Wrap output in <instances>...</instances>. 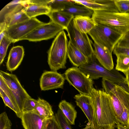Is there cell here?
<instances>
[{
	"mask_svg": "<svg viewBox=\"0 0 129 129\" xmlns=\"http://www.w3.org/2000/svg\"><path fill=\"white\" fill-rule=\"evenodd\" d=\"M128 121H129V115H128Z\"/></svg>",
	"mask_w": 129,
	"mask_h": 129,
	"instance_id": "cell-46",
	"label": "cell"
},
{
	"mask_svg": "<svg viewBox=\"0 0 129 129\" xmlns=\"http://www.w3.org/2000/svg\"><path fill=\"white\" fill-rule=\"evenodd\" d=\"M0 76L11 90L23 113L25 101L31 97L22 87L15 75L1 70Z\"/></svg>",
	"mask_w": 129,
	"mask_h": 129,
	"instance_id": "cell-10",
	"label": "cell"
},
{
	"mask_svg": "<svg viewBox=\"0 0 129 129\" xmlns=\"http://www.w3.org/2000/svg\"><path fill=\"white\" fill-rule=\"evenodd\" d=\"M74 98L77 106L81 109L88 119L91 125V129H94V110L91 97L79 94L75 95Z\"/></svg>",
	"mask_w": 129,
	"mask_h": 129,
	"instance_id": "cell-16",
	"label": "cell"
},
{
	"mask_svg": "<svg viewBox=\"0 0 129 129\" xmlns=\"http://www.w3.org/2000/svg\"><path fill=\"white\" fill-rule=\"evenodd\" d=\"M51 0H28V4L47 6Z\"/></svg>",
	"mask_w": 129,
	"mask_h": 129,
	"instance_id": "cell-39",
	"label": "cell"
},
{
	"mask_svg": "<svg viewBox=\"0 0 129 129\" xmlns=\"http://www.w3.org/2000/svg\"><path fill=\"white\" fill-rule=\"evenodd\" d=\"M28 4V0H15L10 2L0 11V23H7L13 15L22 10Z\"/></svg>",
	"mask_w": 129,
	"mask_h": 129,
	"instance_id": "cell-15",
	"label": "cell"
},
{
	"mask_svg": "<svg viewBox=\"0 0 129 129\" xmlns=\"http://www.w3.org/2000/svg\"><path fill=\"white\" fill-rule=\"evenodd\" d=\"M95 43L111 53L124 34L108 25L96 24L88 34Z\"/></svg>",
	"mask_w": 129,
	"mask_h": 129,
	"instance_id": "cell-4",
	"label": "cell"
},
{
	"mask_svg": "<svg viewBox=\"0 0 129 129\" xmlns=\"http://www.w3.org/2000/svg\"><path fill=\"white\" fill-rule=\"evenodd\" d=\"M116 56L117 60L115 69L124 74L129 70V56L122 54Z\"/></svg>",
	"mask_w": 129,
	"mask_h": 129,
	"instance_id": "cell-27",
	"label": "cell"
},
{
	"mask_svg": "<svg viewBox=\"0 0 129 129\" xmlns=\"http://www.w3.org/2000/svg\"><path fill=\"white\" fill-rule=\"evenodd\" d=\"M113 52L116 55L119 54H122L129 56V48L116 45L114 49Z\"/></svg>",
	"mask_w": 129,
	"mask_h": 129,
	"instance_id": "cell-37",
	"label": "cell"
},
{
	"mask_svg": "<svg viewBox=\"0 0 129 129\" xmlns=\"http://www.w3.org/2000/svg\"><path fill=\"white\" fill-rule=\"evenodd\" d=\"M124 74L126 76L127 83L129 88V70Z\"/></svg>",
	"mask_w": 129,
	"mask_h": 129,
	"instance_id": "cell-42",
	"label": "cell"
},
{
	"mask_svg": "<svg viewBox=\"0 0 129 129\" xmlns=\"http://www.w3.org/2000/svg\"><path fill=\"white\" fill-rule=\"evenodd\" d=\"M91 125L89 122H88L87 124L85 127L82 129H91Z\"/></svg>",
	"mask_w": 129,
	"mask_h": 129,
	"instance_id": "cell-44",
	"label": "cell"
},
{
	"mask_svg": "<svg viewBox=\"0 0 129 129\" xmlns=\"http://www.w3.org/2000/svg\"><path fill=\"white\" fill-rule=\"evenodd\" d=\"M45 23L33 18L23 22L7 27L6 35L14 43Z\"/></svg>",
	"mask_w": 129,
	"mask_h": 129,
	"instance_id": "cell-11",
	"label": "cell"
},
{
	"mask_svg": "<svg viewBox=\"0 0 129 129\" xmlns=\"http://www.w3.org/2000/svg\"><path fill=\"white\" fill-rule=\"evenodd\" d=\"M21 119L24 129H47L49 121L34 111L23 112Z\"/></svg>",
	"mask_w": 129,
	"mask_h": 129,
	"instance_id": "cell-13",
	"label": "cell"
},
{
	"mask_svg": "<svg viewBox=\"0 0 129 129\" xmlns=\"http://www.w3.org/2000/svg\"><path fill=\"white\" fill-rule=\"evenodd\" d=\"M122 38L129 39V31L125 34Z\"/></svg>",
	"mask_w": 129,
	"mask_h": 129,
	"instance_id": "cell-45",
	"label": "cell"
},
{
	"mask_svg": "<svg viewBox=\"0 0 129 129\" xmlns=\"http://www.w3.org/2000/svg\"><path fill=\"white\" fill-rule=\"evenodd\" d=\"M37 100V105L34 111L46 119L52 118L54 115L51 105L46 101L40 98Z\"/></svg>",
	"mask_w": 129,
	"mask_h": 129,
	"instance_id": "cell-22",
	"label": "cell"
},
{
	"mask_svg": "<svg viewBox=\"0 0 129 129\" xmlns=\"http://www.w3.org/2000/svg\"><path fill=\"white\" fill-rule=\"evenodd\" d=\"M102 86L110 96L116 118L120 116L125 108L129 110V92L121 86L103 78Z\"/></svg>",
	"mask_w": 129,
	"mask_h": 129,
	"instance_id": "cell-6",
	"label": "cell"
},
{
	"mask_svg": "<svg viewBox=\"0 0 129 129\" xmlns=\"http://www.w3.org/2000/svg\"><path fill=\"white\" fill-rule=\"evenodd\" d=\"M51 21L67 30L70 22L74 18L71 14L62 11H52L47 15Z\"/></svg>",
	"mask_w": 129,
	"mask_h": 129,
	"instance_id": "cell-20",
	"label": "cell"
},
{
	"mask_svg": "<svg viewBox=\"0 0 129 129\" xmlns=\"http://www.w3.org/2000/svg\"><path fill=\"white\" fill-rule=\"evenodd\" d=\"M12 41L6 35L0 41V65L3 63L6 55L8 48Z\"/></svg>",
	"mask_w": 129,
	"mask_h": 129,
	"instance_id": "cell-30",
	"label": "cell"
},
{
	"mask_svg": "<svg viewBox=\"0 0 129 129\" xmlns=\"http://www.w3.org/2000/svg\"><path fill=\"white\" fill-rule=\"evenodd\" d=\"M77 5L84 6L94 11L108 10L119 12L114 0H73Z\"/></svg>",
	"mask_w": 129,
	"mask_h": 129,
	"instance_id": "cell-14",
	"label": "cell"
},
{
	"mask_svg": "<svg viewBox=\"0 0 129 129\" xmlns=\"http://www.w3.org/2000/svg\"><path fill=\"white\" fill-rule=\"evenodd\" d=\"M68 41L64 30L56 36L48 52V62L52 71L66 68Z\"/></svg>",
	"mask_w": 129,
	"mask_h": 129,
	"instance_id": "cell-3",
	"label": "cell"
},
{
	"mask_svg": "<svg viewBox=\"0 0 129 129\" xmlns=\"http://www.w3.org/2000/svg\"><path fill=\"white\" fill-rule=\"evenodd\" d=\"M72 15L74 17L78 16H92L93 11L82 5L73 4L67 6L62 11Z\"/></svg>",
	"mask_w": 129,
	"mask_h": 129,
	"instance_id": "cell-25",
	"label": "cell"
},
{
	"mask_svg": "<svg viewBox=\"0 0 129 129\" xmlns=\"http://www.w3.org/2000/svg\"><path fill=\"white\" fill-rule=\"evenodd\" d=\"M58 107L70 124L75 125L77 114L75 107L71 103L64 100L60 102Z\"/></svg>",
	"mask_w": 129,
	"mask_h": 129,
	"instance_id": "cell-24",
	"label": "cell"
},
{
	"mask_svg": "<svg viewBox=\"0 0 129 129\" xmlns=\"http://www.w3.org/2000/svg\"><path fill=\"white\" fill-rule=\"evenodd\" d=\"M23 10L30 19L39 15H47L51 11L47 6L32 4H28Z\"/></svg>",
	"mask_w": 129,
	"mask_h": 129,
	"instance_id": "cell-23",
	"label": "cell"
},
{
	"mask_svg": "<svg viewBox=\"0 0 129 129\" xmlns=\"http://www.w3.org/2000/svg\"><path fill=\"white\" fill-rule=\"evenodd\" d=\"M67 56L73 65L78 67L88 62V58L75 47L69 40L68 41Z\"/></svg>",
	"mask_w": 129,
	"mask_h": 129,
	"instance_id": "cell-19",
	"label": "cell"
},
{
	"mask_svg": "<svg viewBox=\"0 0 129 129\" xmlns=\"http://www.w3.org/2000/svg\"><path fill=\"white\" fill-rule=\"evenodd\" d=\"M0 96L2 98L5 106L12 110L15 113L17 117L21 119L22 113L21 112L19 107L15 105L0 89Z\"/></svg>",
	"mask_w": 129,
	"mask_h": 129,
	"instance_id": "cell-28",
	"label": "cell"
},
{
	"mask_svg": "<svg viewBox=\"0 0 129 129\" xmlns=\"http://www.w3.org/2000/svg\"><path fill=\"white\" fill-rule=\"evenodd\" d=\"M114 2L119 12H129V0H114Z\"/></svg>",
	"mask_w": 129,
	"mask_h": 129,
	"instance_id": "cell-34",
	"label": "cell"
},
{
	"mask_svg": "<svg viewBox=\"0 0 129 129\" xmlns=\"http://www.w3.org/2000/svg\"><path fill=\"white\" fill-rule=\"evenodd\" d=\"M74 4H77L73 0H51L48 6L51 11H62L67 6Z\"/></svg>",
	"mask_w": 129,
	"mask_h": 129,
	"instance_id": "cell-26",
	"label": "cell"
},
{
	"mask_svg": "<svg viewBox=\"0 0 129 129\" xmlns=\"http://www.w3.org/2000/svg\"><path fill=\"white\" fill-rule=\"evenodd\" d=\"M64 29L63 27L51 21L36 28L20 41L27 40L29 41L37 42L47 40L54 38Z\"/></svg>",
	"mask_w": 129,
	"mask_h": 129,
	"instance_id": "cell-9",
	"label": "cell"
},
{
	"mask_svg": "<svg viewBox=\"0 0 129 129\" xmlns=\"http://www.w3.org/2000/svg\"><path fill=\"white\" fill-rule=\"evenodd\" d=\"M88 62L79 67L87 77L92 80L100 78L107 79L121 86L126 90L129 88L126 77L114 68L109 70L102 65L96 58L94 53L88 58Z\"/></svg>",
	"mask_w": 129,
	"mask_h": 129,
	"instance_id": "cell-2",
	"label": "cell"
},
{
	"mask_svg": "<svg viewBox=\"0 0 129 129\" xmlns=\"http://www.w3.org/2000/svg\"><path fill=\"white\" fill-rule=\"evenodd\" d=\"M117 129H129V126H125L118 124L116 125Z\"/></svg>",
	"mask_w": 129,
	"mask_h": 129,
	"instance_id": "cell-41",
	"label": "cell"
},
{
	"mask_svg": "<svg viewBox=\"0 0 129 129\" xmlns=\"http://www.w3.org/2000/svg\"><path fill=\"white\" fill-rule=\"evenodd\" d=\"M73 19L79 30L85 34H88L96 24L93 19L90 16H78Z\"/></svg>",
	"mask_w": 129,
	"mask_h": 129,
	"instance_id": "cell-21",
	"label": "cell"
},
{
	"mask_svg": "<svg viewBox=\"0 0 129 129\" xmlns=\"http://www.w3.org/2000/svg\"><path fill=\"white\" fill-rule=\"evenodd\" d=\"M94 53L98 61L105 68L110 70L114 68L112 53L94 43Z\"/></svg>",
	"mask_w": 129,
	"mask_h": 129,
	"instance_id": "cell-18",
	"label": "cell"
},
{
	"mask_svg": "<svg viewBox=\"0 0 129 129\" xmlns=\"http://www.w3.org/2000/svg\"><path fill=\"white\" fill-rule=\"evenodd\" d=\"M5 30L0 33V41L6 35Z\"/></svg>",
	"mask_w": 129,
	"mask_h": 129,
	"instance_id": "cell-43",
	"label": "cell"
},
{
	"mask_svg": "<svg viewBox=\"0 0 129 129\" xmlns=\"http://www.w3.org/2000/svg\"><path fill=\"white\" fill-rule=\"evenodd\" d=\"M54 116L61 129H72L69 121L59 109Z\"/></svg>",
	"mask_w": 129,
	"mask_h": 129,
	"instance_id": "cell-31",
	"label": "cell"
},
{
	"mask_svg": "<svg viewBox=\"0 0 129 129\" xmlns=\"http://www.w3.org/2000/svg\"><path fill=\"white\" fill-rule=\"evenodd\" d=\"M24 50L22 46L13 47L11 49L6 63L7 70L12 72L20 64L24 56Z\"/></svg>",
	"mask_w": 129,
	"mask_h": 129,
	"instance_id": "cell-17",
	"label": "cell"
},
{
	"mask_svg": "<svg viewBox=\"0 0 129 129\" xmlns=\"http://www.w3.org/2000/svg\"><path fill=\"white\" fill-rule=\"evenodd\" d=\"M116 46L129 48V39L122 38L118 42Z\"/></svg>",
	"mask_w": 129,
	"mask_h": 129,
	"instance_id": "cell-40",
	"label": "cell"
},
{
	"mask_svg": "<svg viewBox=\"0 0 129 129\" xmlns=\"http://www.w3.org/2000/svg\"><path fill=\"white\" fill-rule=\"evenodd\" d=\"M37 100L31 98L27 99L24 103L23 112L33 111L37 106Z\"/></svg>",
	"mask_w": 129,
	"mask_h": 129,
	"instance_id": "cell-35",
	"label": "cell"
},
{
	"mask_svg": "<svg viewBox=\"0 0 129 129\" xmlns=\"http://www.w3.org/2000/svg\"><path fill=\"white\" fill-rule=\"evenodd\" d=\"M23 9L13 15L10 18L7 23V27L25 21L30 19Z\"/></svg>",
	"mask_w": 129,
	"mask_h": 129,
	"instance_id": "cell-29",
	"label": "cell"
},
{
	"mask_svg": "<svg viewBox=\"0 0 129 129\" xmlns=\"http://www.w3.org/2000/svg\"><path fill=\"white\" fill-rule=\"evenodd\" d=\"M94 110V129H115L119 124L112 105L110 96L103 89L94 87L90 96Z\"/></svg>",
	"mask_w": 129,
	"mask_h": 129,
	"instance_id": "cell-1",
	"label": "cell"
},
{
	"mask_svg": "<svg viewBox=\"0 0 129 129\" xmlns=\"http://www.w3.org/2000/svg\"><path fill=\"white\" fill-rule=\"evenodd\" d=\"M12 123L5 112L0 115V129H11Z\"/></svg>",
	"mask_w": 129,
	"mask_h": 129,
	"instance_id": "cell-33",
	"label": "cell"
},
{
	"mask_svg": "<svg viewBox=\"0 0 129 129\" xmlns=\"http://www.w3.org/2000/svg\"><path fill=\"white\" fill-rule=\"evenodd\" d=\"M47 129H61L54 115L49 119Z\"/></svg>",
	"mask_w": 129,
	"mask_h": 129,
	"instance_id": "cell-38",
	"label": "cell"
},
{
	"mask_svg": "<svg viewBox=\"0 0 129 129\" xmlns=\"http://www.w3.org/2000/svg\"><path fill=\"white\" fill-rule=\"evenodd\" d=\"M0 89L5 93L15 105L19 107L11 90L4 81L2 78L0 76Z\"/></svg>",
	"mask_w": 129,
	"mask_h": 129,
	"instance_id": "cell-32",
	"label": "cell"
},
{
	"mask_svg": "<svg viewBox=\"0 0 129 129\" xmlns=\"http://www.w3.org/2000/svg\"><path fill=\"white\" fill-rule=\"evenodd\" d=\"M129 110L125 108L121 115L116 118L117 121L119 124L125 126H129Z\"/></svg>",
	"mask_w": 129,
	"mask_h": 129,
	"instance_id": "cell-36",
	"label": "cell"
},
{
	"mask_svg": "<svg viewBox=\"0 0 129 129\" xmlns=\"http://www.w3.org/2000/svg\"><path fill=\"white\" fill-rule=\"evenodd\" d=\"M96 24L109 26L123 34L129 31V13L94 11L91 17Z\"/></svg>",
	"mask_w": 129,
	"mask_h": 129,
	"instance_id": "cell-5",
	"label": "cell"
},
{
	"mask_svg": "<svg viewBox=\"0 0 129 129\" xmlns=\"http://www.w3.org/2000/svg\"><path fill=\"white\" fill-rule=\"evenodd\" d=\"M65 78L80 94L90 96L94 84L93 80L87 77L79 67L68 68L64 73Z\"/></svg>",
	"mask_w": 129,
	"mask_h": 129,
	"instance_id": "cell-7",
	"label": "cell"
},
{
	"mask_svg": "<svg viewBox=\"0 0 129 129\" xmlns=\"http://www.w3.org/2000/svg\"><path fill=\"white\" fill-rule=\"evenodd\" d=\"M65 77L57 71H46L42 74L40 85L42 90L46 91L63 87Z\"/></svg>",
	"mask_w": 129,
	"mask_h": 129,
	"instance_id": "cell-12",
	"label": "cell"
},
{
	"mask_svg": "<svg viewBox=\"0 0 129 129\" xmlns=\"http://www.w3.org/2000/svg\"><path fill=\"white\" fill-rule=\"evenodd\" d=\"M73 18L66 30L69 40L73 45L85 56L87 58L89 57L94 54L91 41L87 34L83 33L79 30Z\"/></svg>",
	"mask_w": 129,
	"mask_h": 129,
	"instance_id": "cell-8",
	"label": "cell"
}]
</instances>
